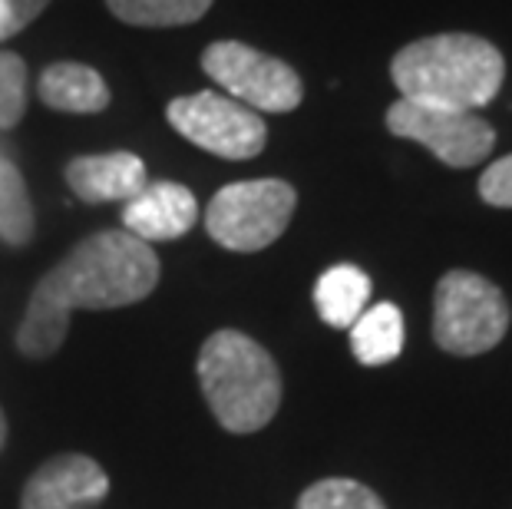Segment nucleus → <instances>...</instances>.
<instances>
[{
	"label": "nucleus",
	"mask_w": 512,
	"mask_h": 509,
	"mask_svg": "<svg viewBox=\"0 0 512 509\" xmlns=\"http://www.w3.org/2000/svg\"><path fill=\"white\" fill-rule=\"evenodd\" d=\"M110 496V476L86 453H60L34 470L20 509H90Z\"/></svg>",
	"instance_id": "1a4fd4ad"
},
{
	"label": "nucleus",
	"mask_w": 512,
	"mask_h": 509,
	"mask_svg": "<svg viewBox=\"0 0 512 509\" xmlns=\"http://www.w3.org/2000/svg\"><path fill=\"white\" fill-rule=\"evenodd\" d=\"M387 129L400 139H413V143L427 146L450 169H470L476 162H483L496 146V129L479 113L413 100H397L390 106Z\"/></svg>",
	"instance_id": "6e6552de"
},
{
	"label": "nucleus",
	"mask_w": 512,
	"mask_h": 509,
	"mask_svg": "<svg viewBox=\"0 0 512 509\" xmlns=\"http://www.w3.org/2000/svg\"><path fill=\"white\" fill-rule=\"evenodd\" d=\"M298 192L285 179H248L215 192L205 229L228 252H261L285 235Z\"/></svg>",
	"instance_id": "39448f33"
},
{
	"label": "nucleus",
	"mask_w": 512,
	"mask_h": 509,
	"mask_svg": "<svg viewBox=\"0 0 512 509\" xmlns=\"http://www.w3.org/2000/svg\"><path fill=\"white\" fill-rule=\"evenodd\" d=\"M4 440H7V417H4V410H0V450H4Z\"/></svg>",
	"instance_id": "412c9836"
},
{
	"label": "nucleus",
	"mask_w": 512,
	"mask_h": 509,
	"mask_svg": "<svg viewBox=\"0 0 512 509\" xmlns=\"http://www.w3.org/2000/svg\"><path fill=\"white\" fill-rule=\"evenodd\" d=\"M67 186L80 202H129L146 186V166L136 153L76 156L67 166Z\"/></svg>",
	"instance_id": "9b49d317"
},
{
	"label": "nucleus",
	"mask_w": 512,
	"mask_h": 509,
	"mask_svg": "<svg viewBox=\"0 0 512 509\" xmlns=\"http://www.w3.org/2000/svg\"><path fill=\"white\" fill-rule=\"evenodd\" d=\"M354 357L367 367L397 361L403 351V314L390 301H380L351 324Z\"/></svg>",
	"instance_id": "4468645a"
},
{
	"label": "nucleus",
	"mask_w": 512,
	"mask_h": 509,
	"mask_svg": "<svg viewBox=\"0 0 512 509\" xmlns=\"http://www.w3.org/2000/svg\"><path fill=\"white\" fill-rule=\"evenodd\" d=\"M40 100L60 113H103L110 106V86L86 63H53L40 77Z\"/></svg>",
	"instance_id": "f8f14e48"
},
{
	"label": "nucleus",
	"mask_w": 512,
	"mask_h": 509,
	"mask_svg": "<svg viewBox=\"0 0 512 509\" xmlns=\"http://www.w3.org/2000/svg\"><path fill=\"white\" fill-rule=\"evenodd\" d=\"M159 285V258L143 238L96 232L70 248L34 285L17 348L24 357H53L70 331L73 311H110L139 305Z\"/></svg>",
	"instance_id": "f257e3e1"
},
{
	"label": "nucleus",
	"mask_w": 512,
	"mask_h": 509,
	"mask_svg": "<svg viewBox=\"0 0 512 509\" xmlns=\"http://www.w3.org/2000/svg\"><path fill=\"white\" fill-rule=\"evenodd\" d=\"M27 113V63L0 53V129H14Z\"/></svg>",
	"instance_id": "a211bd4d"
},
{
	"label": "nucleus",
	"mask_w": 512,
	"mask_h": 509,
	"mask_svg": "<svg viewBox=\"0 0 512 509\" xmlns=\"http://www.w3.org/2000/svg\"><path fill=\"white\" fill-rule=\"evenodd\" d=\"M479 199L496 209H512V156L496 159L479 176Z\"/></svg>",
	"instance_id": "6ab92c4d"
},
{
	"label": "nucleus",
	"mask_w": 512,
	"mask_h": 509,
	"mask_svg": "<svg viewBox=\"0 0 512 509\" xmlns=\"http://www.w3.org/2000/svg\"><path fill=\"white\" fill-rule=\"evenodd\" d=\"M106 7L133 27H185L209 14L212 0H106Z\"/></svg>",
	"instance_id": "2eb2a0df"
},
{
	"label": "nucleus",
	"mask_w": 512,
	"mask_h": 509,
	"mask_svg": "<svg viewBox=\"0 0 512 509\" xmlns=\"http://www.w3.org/2000/svg\"><path fill=\"white\" fill-rule=\"evenodd\" d=\"M298 509H387V506L370 486L357 480H344V476H331V480L311 483L298 496Z\"/></svg>",
	"instance_id": "f3484780"
},
{
	"label": "nucleus",
	"mask_w": 512,
	"mask_h": 509,
	"mask_svg": "<svg viewBox=\"0 0 512 509\" xmlns=\"http://www.w3.org/2000/svg\"><path fill=\"white\" fill-rule=\"evenodd\" d=\"M166 119L189 143L219 159H255L268 143L261 113L212 90L172 100L166 106Z\"/></svg>",
	"instance_id": "0eeeda50"
},
{
	"label": "nucleus",
	"mask_w": 512,
	"mask_h": 509,
	"mask_svg": "<svg viewBox=\"0 0 512 509\" xmlns=\"http://www.w3.org/2000/svg\"><path fill=\"white\" fill-rule=\"evenodd\" d=\"M50 0H0V40L20 34L30 20L47 10Z\"/></svg>",
	"instance_id": "aec40b11"
},
{
	"label": "nucleus",
	"mask_w": 512,
	"mask_h": 509,
	"mask_svg": "<svg viewBox=\"0 0 512 509\" xmlns=\"http://www.w3.org/2000/svg\"><path fill=\"white\" fill-rule=\"evenodd\" d=\"M37 219L27 196V182L14 162L0 159V238L7 245H27L34 238Z\"/></svg>",
	"instance_id": "dca6fc26"
},
{
	"label": "nucleus",
	"mask_w": 512,
	"mask_h": 509,
	"mask_svg": "<svg viewBox=\"0 0 512 509\" xmlns=\"http://www.w3.org/2000/svg\"><path fill=\"white\" fill-rule=\"evenodd\" d=\"M199 384L205 404L228 433H255L281 407V371L255 338L215 331L199 351Z\"/></svg>",
	"instance_id": "7ed1b4c3"
},
{
	"label": "nucleus",
	"mask_w": 512,
	"mask_h": 509,
	"mask_svg": "<svg viewBox=\"0 0 512 509\" xmlns=\"http://www.w3.org/2000/svg\"><path fill=\"white\" fill-rule=\"evenodd\" d=\"M390 77L400 100L476 113L496 100L506 60L476 34H437L407 43L390 63Z\"/></svg>",
	"instance_id": "f03ea898"
},
{
	"label": "nucleus",
	"mask_w": 512,
	"mask_h": 509,
	"mask_svg": "<svg viewBox=\"0 0 512 509\" xmlns=\"http://www.w3.org/2000/svg\"><path fill=\"white\" fill-rule=\"evenodd\" d=\"M370 298V278L357 265H334L314 285V305L324 324L351 328L361 318Z\"/></svg>",
	"instance_id": "ddd939ff"
},
{
	"label": "nucleus",
	"mask_w": 512,
	"mask_h": 509,
	"mask_svg": "<svg viewBox=\"0 0 512 509\" xmlns=\"http://www.w3.org/2000/svg\"><path fill=\"white\" fill-rule=\"evenodd\" d=\"M202 70L255 113H291L304 100V83L294 67L238 40L209 43L202 50Z\"/></svg>",
	"instance_id": "423d86ee"
},
{
	"label": "nucleus",
	"mask_w": 512,
	"mask_h": 509,
	"mask_svg": "<svg viewBox=\"0 0 512 509\" xmlns=\"http://www.w3.org/2000/svg\"><path fill=\"white\" fill-rule=\"evenodd\" d=\"M199 222V202L179 182H146L123 209V225L129 235L152 242L182 238Z\"/></svg>",
	"instance_id": "9d476101"
},
{
	"label": "nucleus",
	"mask_w": 512,
	"mask_h": 509,
	"mask_svg": "<svg viewBox=\"0 0 512 509\" xmlns=\"http://www.w3.org/2000/svg\"><path fill=\"white\" fill-rule=\"evenodd\" d=\"M509 305L493 281L476 272H446L433 295V341L446 354L476 357L506 338Z\"/></svg>",
	"instance_id": "20e7f679"
}]
</instances>
